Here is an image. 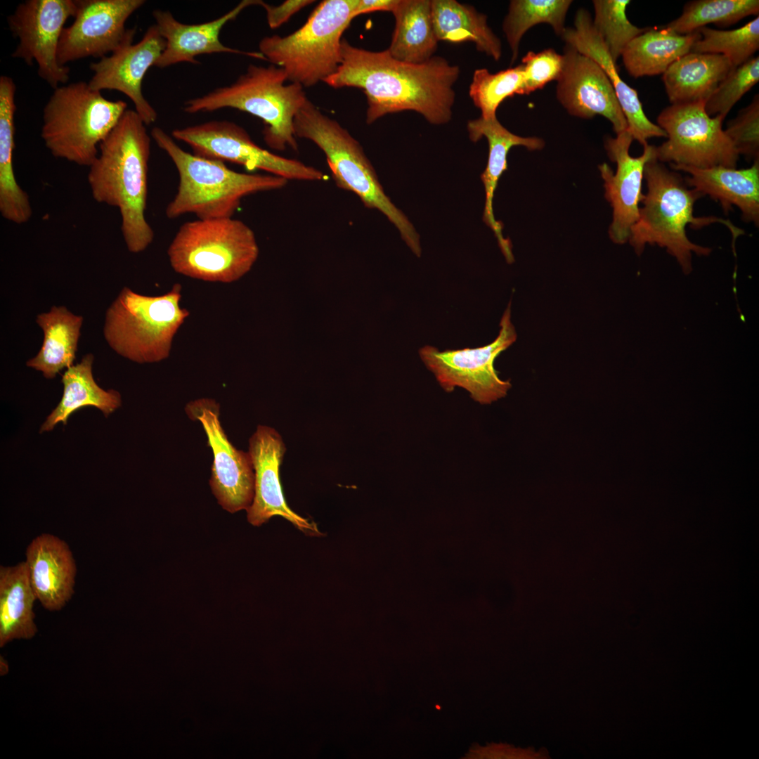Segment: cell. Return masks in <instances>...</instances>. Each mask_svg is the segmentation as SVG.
<instances>
[{
	"label": "cell",
	"mask_w": 759,
	"mask_h": 759,
	"mask_svg": "<svg viewBox=\"0 0 759 759\" xmlns=\"http://www.w3.org/2000/svg\"><path fill=\"white\" fill-rule=\"evenodd\" d=\"M313 3L310 0H287L278 6H271L262 1L259 5L266 12V19L271 29L277 28L287 22L294 13L304 7Z\"/></svg>",
	"instance_id": "cell-42"
},
{
	"label": "cell",
	"mask_w": 759,
	"mask_h": 759,
	"mask_svg": "<svg viewBox=\"0 0 759 759\" xmlns=\"http://www.w3.org/2000/svg\"><path fill=\"white\" fill-rule=\"evenodd\" d=\"M150 137L135 110L127 109L99 145L89 167L87 180L93 198L118 209L121 231L128 250L144 251L154 231L146 220Z\"/></svg>",
	"instance_id": "cell-2"
},
{
	"label": "cell",
	"mask_w": 759,
	"mask_h": 759,
	"mask_svg": "<svg viewBox=\"0 0 759 759\" xmlns=\"http://www.w3.org/2000/svg\"><path fill=\"white\" fill-rule=\"evenodd\" d=\"M287 81L281 67L250 64L231 84L187 100L183 110L193 114L228 108L246 112L263 122L264 141L270 148L297 150L294 120L308 98L301 85Z\"/></svg>",
	"instance_id": "cell-5"
},
{
	"label": "cell",
	"mask_w": 759,
	"mask_h": 759,
	"mask_svg": "<svg viewBox=\"0 0 759 759\" xmlns=\"http://www.w3.org/2000/svg\"><path fill=\"white\" fill-rule=\"evenodd\" d=\"M467 128L469 138L476 142L485 137L488 143V158L486 168L481 176L486 192V202L483 220L494 232L499 247L507 263L514 261L512 245L502 235V225L495 219L493 200L498 180L507 169V154L510 150L517 145L524 146L529 150H541L545 145L543 139L538 137H522L514 134L504 127L497 117L491 119L469 120Z\"/></svg>",
	"instance_id": "cell-25"
},
{
	"label": "cell",
	"mask_w": 759,
	"mask_h": 759,
	"mask_svg": "<svg viewBox=\"0 0 759 759\" xmlns=\"http://www.w3.org/2000/svg\"><path fill=\"white\" fill-rule=\"evenodd\" d=\"M523 83L522 64L494 74L480 68L474 72L469 94L474 105L481 110V117L491 119L496 117L497 109L505 99L521 95Z\"/></svg>",
	"instance_id": "cell-37"
},
{
	"label": "cell",
	"mask_w": 759,
	"mask_h": 759,
	"mask_svg": "<svg viewBox=\"0 0 759 759\" xmlns=\"http://www.w3.org/2000/svg\"><path fill=\"white\" fill-rule=\"evenodd\" d=\"M126 110V102L106 99L88 82L61 85L44 108L41 137L53 157L89 167Z\"/></svg>",
	"instance_id": "cell-7"
},
{
	"label": "cell",
	"mask_w": 759,
	"mask_h": 759,
	"mask_svg": "<svg viewBox=\"0 0 759 759\" xmlns=\"http://www.w3.org/2000/svg\"><path fill=\"white\" fill-rule=\"evenodd\" d=\"M758 0H695L687 2L682 14L666 27L680 34H687L713 23L725 27L741 19L758 15Z\"/></svg>",
	"instance_id": "cell-35"
},
{
	"label": "cell",
	"mask_w": 759,
	"mask_h": 759,
	"mask_svg": "<svg viewBox=\"0 0 759 759\" xmlns=\"http://www.w3.org/2000/svg\"><path fill=\"white\" fill-rule=\"evenodd\" d=\"M36 595L25 562L0 566V647L37 632L33 611Z\"/></svg>",
	"instance_id": "cell-31"
},
{
	"label": "cell",
	"mask_w": 759,
	"mask_h": 759,
	"mask_svg": "<svg viewBox=\"0 0 759 759\" xmlns=\"http://www.w3.org/2000/svg\"><path fill=\"white\" fill-rule=\"evenodd\" d=\"M73 22L62 32L58 59L61 65L87 57L101 58L129 39L136 28L126 29L128 18L144 0H75Z\"/></svg>",
	"instance_id": "cell-15"
},
{
	"label": "cell",
	"mask_w": 759,
	"mask_h": 759,
	"mask_svg": "<svg viewBox=\"0 0 759 759\" xmlns=\"http://www.w3.org/2000/svg\"><path fill=\"white\" fill-rule=\"evenodd\" d=\"M25 562L37 599L48 611L62 609L74 594L77 573L67 543L55 535L40 534L27 545Z\"/></svg>",
	"instance_id": "cell-23"
},
{
	"label": "cell",
	"mask_w": 759,
	"mask_h": 759,
	"mask_svg": "<svg viewBox=\"0 0 759 759\" xmlns=\"http://www.w3.org/2000/svg\"><path fill=\"white\" fill-rule=\"evenodd\" d=\"M561 37L565 44L594 60L604 71L614 87L634 140L644 147L651 138H666V132L646 116L637 92L621 79L616 63L594 28L591 15L586 9L581 8L576 11L573 27H566Z\"/></svg>",
	"instance_id": "cell-22"
},
{
	"label": "cell",
	"mask_w": 759,
	"mask_h": 759,
	"mask_svg": "<svg viewBox=\"0 0 759 759\" xmlns=\"http://www.w3.org/2000/svg\"><path fill=\"white\" fill-rule=\"evenodd\" d=\"M395 27L387 49L396 60L414 64L428 61L437 49L430 0H398L391 11Z\"/></svg>",
	"instance_id": "cell-30"
},
{
	"label": "cell",
	"mask_w": 759,
	"mask_h": 759,
	"mask_svg": "<svg viewBox=\"0 0 759 759\" xmlns=\"http://www.w3.org/2000/svg\"><path fill=\"white\" fill-rule=\"evenodd\" d=\"M36 323L44 332V340L38 353L26 365L53 379L63 369L73 365L83 317L65 306H53L48 312L38 314Z\"/></svg>",
	"instance_id": "cell-29"
},
{
	"label": "cell",
	"mask_w": 759,
	"mask_h": 759,
	"mask_svg": "<svg viewBox=\"0 0 759 759\" xmlns=\"http://www.w3.org/2000/svg\"><path fill=\"white\" fill-rule=\"evenodd\" d=\"M285 451L282 436L271 427L259 425L250 437L248 453L254 471V495L246 510L247 520L259 526L280 516L304 533L321 535L315 523L293 512L284 498L279 470Z\"/></svg>",
	"instance_id": "cell-20"
},
{
	"label": "cell",
	"mask_w": 759,
	"mask_h": 759,
	"mask_svg": "<svg viewBox=\"0 0 759 759\" xmlns=\"http://www.w3.org/2000/svg\"><path fill=\"white\" fill-rule=\"evenodd\" d=\"M735 67L721 54L689 52L663 74L671 104L705 102Z\"/></svg>",
	"instance_id": "cell-27"
},
{
	"label": "cell",
	"mask_w": 759,
	"mask_h": 759,
	"mask_svg": "<svg viewBox=\"0 0 759 759\" xmlns=\"http://www.w3.org/2000/svg\"><path fill=\"white\" fill-rule=\"evenodd\" d=\"M510 306L509 303L500 322L499 334L491 344L445 351L425 346L419 350L422 362L444 391L450 393L455 387H461L481 405L491 404L507 395L512 384L499 377L494 361L517 339Z\"/></svg>",
	"instance_id": "cell-12"
},
{
	"label": "cell",
	"mask_w": 759,
	"mask_h": 759,
	"mask_svg": "<svg viewBox=\"0 0 759 759\" xmlns=\"http://www.w3.org/2000/svg\"><path fill=\"white\" fill-rule=\"evenodd\" d=\"M675 171L688 173L687 186L702 196L708 195L718 202L727 214L732 206L741 212L744 221L759 224V160L751 167L737 169L722 166L711 168L670 164Z\"/></svg>",
	"instance_id": "cell-24"
},
{
	"label": "cell",
	"mask_w": 759,
	"mask_h": 759,
	"mask_svg": "<svg viewBox=\"0 0 759 759\" xmlns=\"http://www.w3.org/2000/svg\"><path fill=\"white\" fill-rule=\"evenodd\" d=\"M342 60L337 72L324 82L335 89L358 88L368 103L366 122L406 110L422 115L433 124L452 117L453 89L460 70L440 56L414 64L393 58L386 49L372 51L342 41Z\"/></svg>",
	"instance_id": "cell-1"
},
{
	"label": "cell",
	"mask_w": 759,
	"mask_h": 759,
	"mask_svg": "<svg viewBox=\"0 0 759 759\" xmlns=\"http://www.w3.org/2000/svg\"><path fill=\"white\" fill-rule=\"evenodd\" d=\"M759 81V58L752 57L735 67L706 101L704 108L711 117L725 118L736 103Z\"/></svg>",
	"instance_id": "cell-39"
},
{
	"label": "cell",
	"mask_w": 759,
	"mask_h": 759,
	"mask_svg": "<svg viewBox=\"0 0 759 759\" xmlns=\"http://www.w3.org/2000/svg\"><path fill=\"white\" fill-rule=\"evenodd\" d=\"M521 64L524 67L521 95H526L558 79L563 67V56L551 48L538 53L528 51L522 58Z\"/></svg>",
	"instance_id": "cell-41"
},
{
	"label": "cell",
	"mask_w": 759,
	"mask_h": 759,
	"mask_svg": "<svg viewBox=\"0 0 759 759\" xmlns=\"http://www.w3.org/2000/svg\"><path fill=\"white\" fill-rule=\"evenodd\" d=\"M93 355L84 356L80 363L66 369L62 377L63 393L56 408L47 417L40 432L52 430L59 422L67 424L68 417L85 406H93L105 417L121 406L120 394L114 390L105 391L94 380L92 373Z\"/></svg>",
	"instance_id": "cell-33"
},
{
	"label": "cell",
	"mask_w": 759,
	"mask_h": 759,
	"mask_svg": "<svg viewBox=\"0 0 759 759\" xmlns=\"http://www.w3.org/2000/svg\"><path fill=\"white\" fill-rule=\"evenodd\" d=\"M77 12L75 0H26L7 16L8 28L18 40L11 57L27 65H38L37 73L53 89L70 79L68 66L58 59L65 23Z\"/></svg>",
	"instance_id": "cell-14"
},
{
	"label": "cell",
	"mask_w": 759,
	"mask_h": 759,
	"mask_svg": "<svg viewBox=\"0 0 759 759\" xmlns=\"http://www.w3.org/2000/svg\"><path fill=\"white\" fill-rule=\"evenodd\" d=\"M294 127L297 138L312 141L323 152L337 186L353 193L366 207L384 214L398 228L413 252L420 257L418 234L385 194L359 142L309 99L296 115Z\"/></svg>",
	"instance_id": "cell-6"
},
{
	"label": "cell",
	"mask_w": 759,
	"mask_h": 759,
	"mask_svg": "<svg viewBox=\"0 0 759 759\" xmlns=\"http://www.w3.org/2000/svg\"><path fill=\"white\" fill-rule=\"evenodd\" d=\"M13 79L0 77V213L6 220L23 224L32 216L27 193L16 181L13 157L15 149V95Z\"/></svg>",
	"instance_id": "cell-26"
},
{
	"label": "cell",
	"mask_w": 759,
	"mask_h": 759,
	"mask_svg": "<svg viewBox=\"0 0 759 759\" xmlns=\"http://www.w3.org/2000/svg\"><path fill=\"white\" fill-rule=\"evenodd\" d=\"M433 26L439 41L474 43L476 49L498 61L502 44L487 23V16L455 0H432Z\"/></svg>",
	"instance_id": "cell-32"
},
{
	"label": "cell",
	"mask_w": 759,
	"mask_h": 759,
	"mask_svg": "<svg viewBox=\"0 0 759 759\" xmlns=\"http://www.w3.org/2000/svg\"><path fill=\"white\" fill-rule=\"evenodd\" d=\"M398 1V0H359L354 16L356 18L361 14L379 11L391 12Z\"/></svg>",
	"instance_id": "cell-43"
},
{
	"label": "cell",
	"mask_w": 759,
	"mask_h": 759,
	"mask_svg": "<svg viewBox=\"0 0 759 759\" xmlns=\"http://www.w3.org/2000/svg\"><path fill=\"white\" fill-rule=\"evenodd\" d=\"M701 38L694 42L691 52L721 54L734 67L753 57L759 48V17L742 27L718 30L708 27L697 30Z\"/></svg>",
	"instance_id": "cell-36"
},
{
	"label": "cell",
	"mask_w": 759,
	"mask_h": 759,
	"mask_svg": "<svg viewBox=\"0 0 759 759\" xmlns=\"http://www.w3.org/2000/svg\"><path fill=\"white\" fill-rule=\"evenodd\" d=\"M181 286L167 293L146 296L123 287L105 313L103 336L121 356L138 363L168 358L175 334L189 316L180 306Z\"/></svg>",
	"instance_id": "cell-10"
},
{
	"label": "cell",
	"mask_w": 759,
	"mask_h": 759,
	"mask_svg": "<svg viewBox=\"0 0 759 759\" xmlns=\"http://www.w3.org/2000/svg\"><path fill=\"white\" fill-rule=\"evenodd\" d=\"M700 38L697 30L680 34L666 26L647 29L626 46L621 54L623 63L634 78L663 74L675 60L691 52Z\"/></svg>",
	"instance_id": "cell-28"
},
{
	"label": "cell",
	"mask_w": 759,
	"mask_h": 759,
	"mask_svg": "<svg viewBox=\"0 0 759 759\" xmlns=\"http://www.w3.org/2000/svg\"><path fill=\"white\" fill-rule=\"evenodd\" d=\"M171 136L190 146L194 155L238 164L249 171H264L287 181H318L327 178L312 166L260 147L244 128L231 121L210 120L176 129Z\"/></svg>",
	"instance_id": "cell-13"
},
{
	"label": "cell",
	"mask_w": 759,
	"mask_h": 759,
	"mask_svg": "<svg viewBox=\"0 0 759 759\" xmlns=\"http://www.w3.org/2000/svg\"><path fill=\"white\" fill-rule=\"evenodd\" d=\"M644 179L647 193L641 201L642 207H640L639 217L631 228L628 240L637 255L643 252L647 244L664 247L676 259L683 273L688 275L692 271V253L708 256L712 249L691 242L687 236V226L697 229L720 223L732 233L736 256L735 241L744 231L727 219L695 216L694 204L702 195L689 189L677 172L669 170L654 158L644 167Z\"/></svg>",
	"instance_id": "cell-3"
},
{
	"label": "cell",
	"mask_w": 759,
	"mask_h": 759,
	"mask_svg": "<svg viewBox=\"0 0 759 759\" xmlns=\"http://www.w3.org/2000/svg\"><path fill=\"white\" fill-rule=\"evenodd\" d=\"M563 67L557 80L558 101L574 117L590 119L601 115L613 126L616 134L628 126L614 87L602 68L592 58L572 46L563 48Z\"/></svg>",
	"instance_id": "cell-17"
},
{
	"label": "cell",
	"mask_w": 759,
	"mask_h": 759,
	"mask_svg": "<svg viewBox=\"0 0 759 759\" xmlns=\"http://www.w3.org/2000/svg\"><path fill=\"white\" fill-rule=\"evenodd\" d=\"M150 135L179 174L177 191L165 209L168 219L187 214L198 219L231 218L245 197L281 189L288 182L270 174L235 171L221 161L188 153L160 127L153 128Z\"/></svg>",
	"instance_id": "cell-4"
},
{
	"label": "cell",
	"mask_w": 759,
	"mask_h": 759,
	"mask_svg": "<svg viewBox=\"0 0 759 759\" xmlns=\"http://www.w3.org/2000/svg\"><path fill=\"white\" fill-rule=\"evenodd\" d=\"M259 4L258 0H243L223 15L200 24L182 23L169 11L154 10L155 25L166 43L155 67L164 68L182 62L197 64L196 56L216 53L242 54L266 60L260 52L233 48L225 46L219 39L220 32L226 23L235 19L247 7Z\"/></svg>",
	"instance_id": "cell-21"
},
{
	"label": "cell",
	"mask_w": 759,
	"mask_h": 759,
	"mask_svg": "<svg viewBox=\"0 0 759 759\" xmlns=\"http://www.w3.org/2000/svg\"><path fill=\"white\" fill-rule=\"evenodd\" d=\"M633 140L628 129L615 138H607L604 147L610 160L616 164V171L614 173L606 163L598 167L604 180L605 198L613 209L609 235L616 244H624L629 240L644 197L642 189L644 167L656 158L655 146L649 144L644 147L640 156H631L629 149Z\"/></svg>",
	"instance_id": "cell-18"
},
{
	"label": "cell",
	"mask_w": 759,
	"mask_h": 759,
	"mask_svg": "<svg viewBox=\"0 0 759 759\" xmlns=\"http://www.w3.org/2000/svg\"><path fill=\"white\" fill-rule=\"evenodd\" d=\"M571 0H512L502 22L510 46L511 64L517 58L521 39L534 25L547 23L561 37L566 30L565 19Z\"/></svg>",
	"instance_id": "cell-34"
},
{
	"label": "cell",
	"mask_w": 759,
	"mask_h": 759,
	"mask_svg": "<svg viewBox=\"0 0 759 759\" xmlns=\"http://www.w3.org/2000/svg\"><path fill=\"white\" fill-rule=\"evenodd\" d=\"M133 41L134 39L126 41L110 56L91 63L93 74L88 84L96 91L116 90L126 95L147 126L157 120V113L144 97L142 82L149 68L155 66L166 43L155 24L147 29L138 42Z\"/></svg>",
	"instance_id": "cell-19"
},
{
	"label": "cell",
	"mask_w": 759,
	"mask_h": 759,
	"mask_svg": "<svg viewBox=\"0 0 759 759\" xmlns=\"http://www.w3.org/2000/svg\"><path fill=\"white\" fill-rule=\"evenodd\" d=\"M628 0H594L593 27L612 59L617 60L626 46L647 29L632 24L626 14Z\"/></svg>",
	"instance_id": "cell-38"
},
{
	"label": "cell",
	"mask_w": 759,
	"mask_h": 759,
	"mask_svg": "<svg viewBox=\"0 0 759 759\" xmlns=\"http://www.w3.org/2000/svg\"><path fill=\"white\" fill-rule=\"evenodd\" d=\"M704 105L671 104L661 112L657 125L667 141L655 147L658 161L701 169L736 167L739 155L722 129L725 117H711Z\"/></svg>",
	"instance_id": "cell-11"
},
{
	"label": "cell",
	"mask_w": 759,
	"mask_h": 759,
	"mask_svg": "<svg viewBox=\"0 0 759 759\" xmlns=\"http://www.w3.org/2000/svg\"><path fill=\"white\" fill-rule=\"evenodd\" d=\"M737 153L748 160H759V97L741 109L724 129Z\"/></svg>",
	"instance_id": "cell-40"
},
{
	"label": "cell",
	"mask_w": 759,
	"mask_h": 759,
	"mask_svg": "<svg viewBox=\"0 0 759 759\" xmlns=\"http://www.w3.org/2000/svg\"><path fill=\"white\" fill-rule=\"evenodd\" d=\"M173 269L209 282L232 283L245 275L259 255L252 229L231 218L183 223L167 249Z\"/></svg>",
	"instance_id": "cell-9"
},
{
	"label": "cell",
	"mask_w": 759,
	"mask_h": 759,
	"mask_svg": "<svg viewBox=\"0 0 759 759\" xmlns=\"http://www.w3.org/2000/svg\"><path fill=\"white\" fill-rule=\"evenodd\" d=\"M359 0H324L290 34L264 37L259 52L284 70L287 80L304 87L325 82L342 60V34L355 18Z\"/></svg>",
	"instance_id": "cell-8"
},
{
	"label": "cell",
	"mask_w": 759,
	"mask_h": 759,
	"mask_svg": "<svg viewBox=\"0 0 759 759\" xmlns=\"http://www.w3.org/2000/svg\"><path fill=\"white\" fill-rule=\"evenodd\" d=\"M187 410L202 424L212 450L209 485L218 503L230 513L247 510L254 495V471L249 453L238 450L229 441L214 401L197 400L188 404Z\"/></svg>",
	"instance_id": "cell-16"
},
{
	"label": "cell",
	"mask_w": 759,
	"mask_h": 759,
	"mask_svg": "<svg viewBox=\"0 0 759 759\" xmlns=\"http://www.w3.org/2000/svg\"><path fill=\"white\" fill-rule=\"evenodd\" d=\"M0 671H1V675H4L8 671V664L7 663V662L6 661V660L4 658L2 659V657H1V670Z\"/></svg>",
	"instance_id": "cell-44"
}]
</instances>
